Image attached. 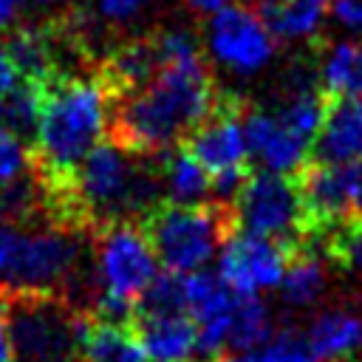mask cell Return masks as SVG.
<instances>
[{"label": "cell", "instance_id": "obj_1", "mask_svg": "<svg viewBox=\"0 0 362 362\" xmlns=\"http://www.w3.org/2000/svg\"><path fill=\"white\" fill-rule=\"evenodd\" d=\"M42 88V119L28 150V167L42 189L45 221L57 226L59 204L107 124V96L93 71L54 74Z\"/></svg>", "mask_w": 362, "mask_h": 362}, {"label": "cell", "instance_id": "obj_2", "mask_svg": "<svg viewBox=\"0 0 362 362\" xmlns=\"http://www.w3.org/2000/svg\"><path fill=\"white\" fill-rule=\"evenodd\" d=\"M218 93L204 54L164 65L150 85L107 105L110 141L133 156H161L209 113Z\"/></svg>", "mask_w": 362, "mask_h": 362}, {"label": "cell", "instance_id": "obj_3", "mask_svg": "<svg viewBox=\"0 0 362 362\" xmlns=\"http://www.w3.org/2000/svg\"><path fill=\"white\" fill-rule=\"evenodd\" d=\"M79 238L62 226L28 229L0 221V297L62 294L71 300L82 255Z\"/></svg>", "mask_w": 362, "mask_h": 362}, {"label": "cell", "instance_id": "obj_4", "mask_svg": "<svg viewBox=\"0 0 362 362\" xmlns=\"http://www.w3.org/2000/svg\"><path fill=\"white\" fill-rule=\"evenodd\" d=\"M150 240L156 260L170 272H198L235 229L232 204H170L161 201L136 221Z\"/></svg>", "mask_w": 362, "mask_h": 362}, {"label": "cell", "instance_id": "obj_5", "mask_svg": "<svg viewBox=\"0 0 362 362\" xmlns=\"http://www.w3.org/2000/svg\"><path fill=\"white\" fill-rule=\"evenodd\" d=\"M20 362H82V314L62 294L0 297Z\"/></svg>", "mask_w": 362, "mask_h": 362}, {"label": "cell", "instance_id": "obj_6", "mask_svg": "<svg viewBox=\"0 0 362 362\" xmlns=\"http://www.w3.org/2000/svg\"><path fill=\"white\" fill-rule=\"evenodd\" d=\"M235 229L303 249L308 243V223L297 173L252 170L243 189L232 201Z\"/></svg>", "mask_w": 362, "mask_h": 362}, {"label": "cell", "instance_id": "obj_7", "mask_svg": "<svg viewBox=\"0 0 362 362\" xmlns=\"http://www.w3.org/2000/svg\"><path fill=\"white\" fill-rule=\"evenodd\" d=\"M99 266V286L127 300H139L141 291L158 274V260L136 221H116L90 235Z\"/></svg>", "mask_w": 362, "mask_h": 362}, {"label": "cell", "instance_id": "obj_8", "mask_svg": "<svg viewBox=\"0 0 362 362\" xmlns=\"http://www.w3.org/2000/svg\"><path fill=\"white\" fill-rule=\"evenodd\" d=\"M204 31L212 59L238 74H255L266 68L277 51V40L266 28L260 11L243 0L209 14Z\"/></svg>", "mask_w": 362, "mask_h": 362}, {"label": "cell", "instance_id": "obj_9", "mask_svg": "<svg viewBox=\"0 0 362 362\" xmlns=\"http://www.w3.org/2000/svg\"><path fill=\"white\" fill-rule=\"evenodd\" d=\"M246 102L249 99L235 90H221L209 113L181 139V147L189 150L209 175L249 164V147L243 139Z\"/></svg>", "mask_w": 362, "mask_h": 362}, {"label": "cell", "instance_id": "obj_10", "mask_svg": "<svg viewBox=\"0 0 362 362\" xmlns=\"http://www.w3.org/2000/svg\"><path fill=\"white\" fill-rule=\"evenodd\" d=\"M294 252L297 249L283 240L252 232H235L223 240L221 249V277L238 294H257L263 288H274L280 286Z\"/></svg>", "mask_w": 362, "mask_h": 362}, {"label": "cell", "instance_id": "obj_11", "mask_svg": "<svg viewBox=\"0 0 362 362\" xmlns=\"http://www.w3.org/2000/svg\"><path fill=\"white\" fill-rule=\"evenodd\" d=\"M164 68L158 45H156V34L153 28L144 34H130L122 37L119 42H113L96 62L93 74L110 102H119L136 90H141L144 85H150L156 79V74Z\"/></svg>", "mask_w": 362, "mask_h": 362}, {"label": "cell", "instance_id": "obj_12", "mask_svg": "<svg viewBox=\"0 0 362 362\" xmlns=\"http://www.w3.org/2000/svg\"><path fill=\"white\" fill-rule=\"evenodd\" d=\"M356 158H362V99L325 93V116L311 144L308 161L348 164Z\"/></svg>", "mask_w": 362, "mask_h": 362}, {"label": "cell", "instance_id": "obj_13", "mask_svg": "<svg viewBox=\"0 0 362 362\" xmlns=\"http://www.w3.org/2000/svg\"><path fill=\"white\" fill-rule=\"evenodd\" d=\"M0 42L20 76L34 79V82H48L54 74H62L57 37H54L48 20L45 23H20L14 28H6Z\"/></svg>", "mask_w": 362, "mask_h": 362}, {"label": "cell", "instance_id": "obj_14", "mask_svg": "<svg viewBox=\"0 0 362 362\" xmlns=\"http://www.w3.org/2000/svg\"><path fill=\"white\" fill-rule=\"evenodd\" d=\"M133 337L153 362H192L198 345V325L189 314L136 317Z\"/></svg>", "mask_w": 362, "mask_h": 362}, {"label": "cell", "instance_id": "obj_15", "mask_svg": "<svg viewBox=\"0 0 362 362\" xmlns=\"http://www.w3.org/2000/svg\"><path fill=\"white\" fill-rule=\"evenodd\" d=\"M311 54L317 57V79L322 93L362 99V42H328L317 34L311 37Z\"/></svg>", "mask_w": 362, "mask_h": 362}, {"label": "cell", "instance_id": "obj_16", "mask_svg": "<svg viewBox=\"0 0 362 362\" xmlns=\"http://www.w3.org/2000/svg\"><path fill=\"white\" fill-rule=\"evenodd\" d=\"M158 170H161L164 201H170V204H187V206L212 201L209 198L212 195V175L181 144L158 156Z\"/></svg>", "mask_w": 362, "mask_h": 362}, {"label": "cell", "instance_id": "obj_17", "mask_svg": "<svg viewBox=\"0 0 362 362\" xmlns=\"http://www.w3.org/2000/svg\"><path fill=\"white\" fill-rule=\"evenodd\" d=\"M82 362H147L144 348L130 328L99 322L82 314Z\"/></svg>", "mask_w": 362, "mask_h": 362}, {"label": "cell", "instance_id": "obj_18", "mask_svg": "<svg viewBox=\"0 0 362 362\" xmlns=\"http://www.w3.org/2000/svg\"><path fill=\"white\" fill-rule=\"evenodd\" d=\"M308 339L322 362L351 359L362 348V320L354 311H342V308L325 311L311 322Z\"/></svg>", "mask_w": 362, "mask_h": 362}, {"label": "cell", "instance_id": "obj_19", "mask_svg": "<svg viewBox=\"0 0 362 362\" xmlns=\"http://www.w3.org/2000/svg\"><path fill=\"white\" fill-rule=\"evenodd\" d=\"M328 8L331 0H272L257 11L274 40H300L317 37Z\"/></svg>", "mask_w": 362, "mask_h": 362}, {"label": "cell", "instance_id": "obj_20", "mask_svg": "<svg viewBox=\"0 0 362 362\" xmlns=\"http://www.w3.org/2000/svg\"><path fill=\"white\" fill-rule=\"evenodd\" d=\"M42 96H45L42 82L17 76V82L8 88V93L0 102V124L8 133H14L28 150L37 141V130L42 119Z\"/></svg>", "mask_w": 362, "mask_h": 362}, {"label": "cell", "instance_id": "obj_21", "mask_svg": "<svg viewBox=\"0 0 362 362\" xmlns=\"http://www.w3.org/2000/svg\"><path fill=\"white\" fill-rule=\"evenodd\" d=\"M308 249H320L325 260L337 263L342 272L362 277V215H351L331 223L317 238H311Z\"/></svg>", "mask_w": 362, "mask_h": 362}, {"label": "cell", "instance_id": "obj_22", "mask_svg": "<svg viewBox=\"0 0 362 362\" xmlns=\"http://www.w3.org/2000/svg\"><path fill=\"white\" fill-rule=\"evenodd\" d=\"M269 337H272V320H269L266 303L257 294H240L235 314H232L226 351L229 354H249L257 345H266Z\"/></svg>", "mask_w": 362, "mask_h": 362}, {"label": "cell", "instance_id": "obj_23", "mask_svg": "<svg viewBox=\"0 0 362 362\" xmlns=\"http://www.w3.org/2000/svg\"><path fill=\"white\" fill-rule=\"evenodd\" d=\"M280 288L288 305H308L311 300H317L320 291L325 288V269H322L320 255L308 246L297 249L286 266Z\"/></svg>", "mask_w": 362, "mask_h": 362}, {"label": "cell", "instance_id": "obj_24", "mask_svg": "<svg viewBox=\"0 0 362 362\" xmlns=\"http://www.w3.org/2000/svg\"><path fill=\"white\" fill-rule=\"evenodd\" d=\"M161 314H187L181 272L161 269L136 300V317H161Z\"/></svg>", "mask_w": 362, "mask_h": 362}, {"label": "cell", "instance_id": "obj_25", "mask_svg": "<svg viewBox=\"0 0 362 362\" xmlns=\"http://www.w3.org/2000/svg\"><path fill=\"white\" fill-rule=\"evenodd\" d=\"M257 356L260 362H322L314 354L308 334L297 328H280L277 334H272Z\"/></svg>", "mask_w": 362, "mask_h": 362}, {"label": "cell", "instance_id": "obj_26", "mask_svg": "<svg viewBox=\"0 0 362 362\" xmlns=\"http://www.w3.org/2000/svg\"><path fill=\"white\" fill-rule=\"evenodd\" d=\"M28 170V147L0 124V184H8Z\"/></svg>", "mask_w": 362, "mask_h": 362}, {"label": "cell", "instance_id": "obj_27", "mask_svg": "<svg viewBox=\"0 0 362 362\" xmlns=\"http://www.w3.org/2000/svg\"><path fill=\"white\" fill-rule=\"evenodd\" d=\"M153 0H96V17L102 23L110 25H122L127 20H133L144 6H150Z\"/></svg>", "mask_w": 362, "mask_h": 362}, {"label": "cell", "instance_id": "obj_28", "mask_svg": "<svg viewBox=\"0 0 362 362\" xmlns=\"http://www.w3.org/2000/svg\"><path fill=\"white\" fill-rule=\"evenodd\" d=\"M331 14L342 28L362 37V0H331Z\"/></svg>", "mask_w": 362, "mask_h": 362}, {"label": "cell", "instance_id": "obj_29", "mask_svg": "<svg viewBox=\"0 0 362 362\" xmlns=\"http://www.w3.org/2000/svg\"><path fill=\"white\" fill-rule=\"evenodd\" d=\"M17 68L11 65V59H8V54H6V48H3V42H0V102H3V96L8 93V88L17 82Z\"/></svg>", "mask_w": 362, "mask_h": 362}, {"label": "cell", "instance_id": "obj_30", "mask_svg": "<svg viewBox=\"0 0 362 362\" xmlns=\"http://www.w3.org/2000/svg\"><path fill=\"white\" fill-rule=\"evenodd\" d=\"M232 0H184V6L192 11V14H198V17H204V14H215L218 8H223V6H229Z\"/></svg>", "mask_w": 362, "mask_h": 362}, {"label": "cell", "instance_id": "obj_31", "mask_svg": "<svg viewBox=\"0 0 362 362\" xmlns=\"http://www.w3.org/2000/svg\"><path fill=\"white\" fill-rule=\"evenodd\" d=\"M14 11H17V0H0V31L8 28V23L14 20Z\"/></svg>", "mask_w": 362, "mask_h": 362}, {"label": "cell", "instance_id": "obj_32", "mask_svg": "<svg viewBox=\"0 0 362 362\" xmlns=\"http://www.w3.org/2000/svg\"><path fill=\"white\" fill-rule=\"evenodd\" d=\"M218 362H260L257 354H229V356H221Z\"/></svg>", "mask_w": 362, "mask_h": 362}, {"label": "cell", "instance_id": "obj_33", "mask_svg": "<svg viewBox=\"0 0 362 362\" xmlns=\"http://www.w3.org/2000/svg\"><path fill=\"white\" fill-rule=\"evenodd\" d=\"M243 3H249V6H255V8H260V6H266V3H272V0H243Z\"/></svg>", "mask_w": 362, "mask_h": 362}, {"label": "cell", "instance_id": "obj_34", "mask_svg": "<svg viewBox=\"0 0 362 362\" xmlns=\"http://www.w3.org/2000/svg\"><path fill=\"white\" fill-rule=\"evenodd\" d=\"M37 3H45V0H37Z\"/></svg>", "mask_w": 362, "mask_h": 362}]
</instances>
